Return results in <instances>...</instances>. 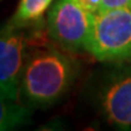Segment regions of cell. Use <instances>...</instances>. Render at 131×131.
<instances>
[{"label":"cell","instance_id":"obj_5","mask_svg":"<svg viewBox=\"0 0 131 131\" xmlns=\"http://www.w3.org/2000/svg\"><path fill=\"white\" fill-rule=\"evenodd\" d=\"M98 103L111 125L131 129V66L120 63L103 77Z\"/></svg>","mask_w":131,"mask_h":131},{"label":"cell","instance_id":"obj_3","mask_svg":"<svg viewBox=\"0 0 131 131\" xmlns=\"http://www.w3.org/2000/svg\"><path fill=\"white\" fill-rule=\"evenodd\" d=\"M94 15L77 0H55L47 12V34L62 50L77 53L85 50Z\"/></svg>","mask_w":131,"mask_h":131},{"label":"cell","instance_id":"obj_2","mask_svg":"<svg viewBox=\"0 0 131 131\" xmlns=\"http://www.w3.org/2000/svg\"><path fill=\"white\" fill-rule=\"evenodd\" d=\"M85 50L101 62L131 63V6L96 12Z\"/></svg>","mask_w":131,"mask_h":131},{"label":"cell","instance_id":"obj_9","mask_svg":"<svg viewBox=\"0 0 131 131\" xmlns=\"http://www.w3.org/2000/svg\"><path fill=\"white\" fill-rule=\"evenodd\" d=\"M77 1L85 10H88V11L92 12V14H96L98 9H100V5H101L102 0H77Z\"/></svg>","mask_w":131,"mask_h":131},{"label":"cell","instance_id":"obj_6","mask_svg":"<svg viewBox=\"0 0 131 131\" xmlns=\"http://www.w3.org/2000/svg\"><path fill=\"white\" fill-rule=\"evenodd\" d=\"M32 122V108L7 97L0 91V131H9L28 125Z\"/></svg>","mask_w":131,"mask_h":131},{"label":"cell","instance_id":"obj_7","mask_svg":"<svg viewBox=\"0 0 131 131\" xmlns=\"http://www.w3.org/2000/svg\"><path fill=\"white\" fill-rule=\"evenodd\" d=\"M55 0H19L14 16L9 19L11 23L30 28L44 23V15L50 10Z\"/></svg>","mask_w":131,"mask_h":131},{"label":"cell","instance_id":"obj_8","mask_svg":"<svg viewBox=\"0 0 131 131\" xmlns=\"http://www.w3.org/2000/svg\"><path fill=\"white\" fill-rule=\"evenodd\" d=\"M127 6H131V0H102L97 12L122 9V7H127Z\"/></svg>","mask_w":131,"mask_h":131},{"label":"cell","instance_id":"obj_4","mask_svg":"<svg viewBox=\"0 0 131 131\" xmlns=\"http://www.w3.org/2000/svg\"><path fill=\"white\" fill-rule=\"evenodd\" d=\"M28 55V28L11 23L0 26V91L19 101V84Z\"/></svg>","mask_w":131,"mask_h":131},{"label":"cell","instance_id":"obj_1","mask_svg":"<svg viewBox=\"0 0 131 131\" xmlns=\"http://www.w3.org/2000/svg\"><path fill=\"white\" fill-rule=\"evenodd\" d=\"M78 64L49 40L44 23L28 28V55L23 68L19 100L29 108H49L70 91L78 78Z\"/></svg>","mask_w":131,"mask_h":131}]
</instances>
